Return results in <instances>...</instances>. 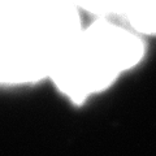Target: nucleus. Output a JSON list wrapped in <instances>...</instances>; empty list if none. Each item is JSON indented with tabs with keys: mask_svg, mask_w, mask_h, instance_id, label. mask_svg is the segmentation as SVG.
I'll use <instances>...</instances> for the list:
<instances>
[{
	"mask_svg": "<svg viewBox=\"0 0 156 156\" xmlns=\"http://www.w3.org/2000/svg\"><path fill=\"white\" fill-rule=\"evenodd\" d=\"M144 51L140 35L128 26L95 20L57 60L50 80L72 103L82 104L138 65Z\"/></svg>",
	"mask_w": 156,
	"mask_h": 156,
	"instance_id": "1",
	"label": "nucleus"
},
{
	"mask_svg": "<svg viewBox=\"0 0 156 156\" xmlns=\"http://www.w3.org/2000/svg\"><path fill=\"white\" fill-rule=\"evenodd\" d=\"M122 20L139 35H156V0H128Z\"/></svg>",
	"mask_w": 156,
	"mask_h": 156,
	"instance_id": "2",
	"label": "nucleus"
},
{
	"mask_svg": "<svg viewBox=\"0 0 156 156\" xmlns=\"http://www.w3.org/2000/svg\"><path fill=\"white\" fill-rule=\"evenodd\" d=\"M80 12H85L95 20L121 18L125 13L128 0H72Z\"/></svg>",
	"mask_w": 156,
	"mask_h": 156,
	"instance_id": "3",
	"label": "nucleus"
}]
</instances>
